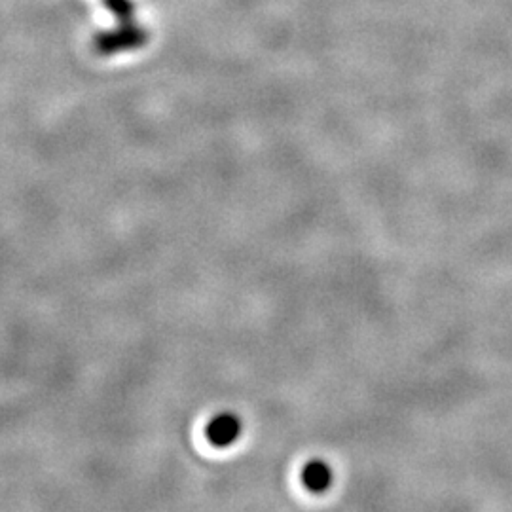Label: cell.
Returning a JSON list of instances; mask_svg holds the SVG:
<instances>
[{"instance_id": "6da1fadb", "label": "cell", "mask_w": 512, "mask_h": 512, "mask_svg": "<svg viewBox=\"0 0 512 512\" xmlns=\"http://www.w3.org/2000/svg\"><path fill=\"white\" fill-rule=\"evenodd\" d=\"M150 40L145 25H139L137 21L131 23H120L116 29H109L103 33H97L92 40L93 52L101 57L133 52L143 46H147Z\"/></svg>"}, {"instance_id": "7a4b0ae2", "label": "cell", "mask_w": 512, "mask_h": 512, "mask_svg": "<svg viewBox=\"0 0 512 512\" xmlns=\"http://www.w3.org/2000/svg\"><path fill=\"white\" fill-rule=\"evenodd\" d=\"M241 431H243L241 418L232 412H222L207 423L205 437L213 446L226 448V446H232L234 442H238Z\"/></svg>"}, {"instance_id": "3957f363", "label": "cell", "mask_w": 512, "mask_h": 512, "mask_svg": "<svg viewBox=\"0 0 512 512\" xmlns=\"http://www.w3.org/2000/svg\"><path fill=\"white\" fill-rule=\"evenodd\" d=\"M302 484L311 494H323L332 486V469L321 459H311L302 469Z\"/></svg>"}, {"instance_id": "277c9868", "label": "cell", "mask_w": 512, "mask_h": 512, "mask_svg": "<svg viewBox=\"0 0 512 512\" xmlns=\"http://www.w3.org/2000/svg\"><path fill=\"white\" fill-rule=\"evenodd\" d=\"M103 6L118 23L135 21V2L133 0H103Z\"/></svg>"}]
</instances>
